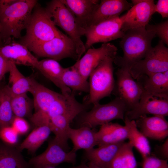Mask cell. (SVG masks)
I'll return each instance as SVG.
<instances>
[{
	"label": "cell",
	"instance_id": "1",
	"mask_svg": "<svg viewBox=\"0 0 168 168\" xmlns=\"http://www.w3.org/2000/svg\"><path fill=\"white\" fill-rule=\"evenodd\" d=\"M37 4L36 0H0V36L6 44L12 38H20L26 29L33 10Z\"/></svg>",
	"mask_w": 168,
	"mask_h": 168
},
{
	"label": "cell",
	"instance_id": "2",
	"mask_svg": "<svg viewBox=\"0 0 168 168\" xmlns=\"http://www.w3.org/2000/svg\"><path fill=\"white\" fill-rule=\"evenodd\" d=\"M156 36L154 32L147 30L145 27L127 30L119 42L123 55L116 56L114 63L119 68L129 70L134 63L144 58Z\"/></svg>",
	"mask_w": 168,
	"mask_h": 168
},
{
	"label": "cell",
	"instance_id": "3",
	"mask_svg": "<svg viewBox=\"0 0 168 168\" xmlns=\"http://www.w3.org/2000/svg\"><path fill=\"white\" fill-rule=\"evenodd\" d=\"M26 29V33L20 38L19 43L29 49L63 33L56 27L45 8L38 3L33 10Z\"/></svg>",
	"mask_w": 168,
	"mask_h": 168
},
{
	"label": "cell",
	"instance_id": "4",
	"mask_svg": "<svg viewBox=\"0 0 168 168\" xmlns=\"http://www.w3.org/2000/svg\"><path fill=\"white\" fill-rule=\"evenodd\" d=\"M45 9L55 26L63 30L75 43L78 60L86 51L81 40L82 36L85 34V30L61 0L50 1L47 4Z\"/></svg>",
	"mask_w": 168,
	"mask_h": 168
},
{
	"label": "cell",
	"instance_id": "5",
	"mask_svg": "<svg viewBox=\"0 0 168 168\" xmlns=\"http://www.w3.org/2000/svg\"><path fill=\"white\" fill-rule=\"evenodd\" d=\"M116 56L106 58L90 75L87 104L99 103L101 99L110 96L113 92L115 83L113 63Z\"/></svg>",
	"mask_w": 168,
	"mask_h": 168
},
{
	"label": "cell",
	"instance_id": "6",
	"mask_svg": "<svg viewBox=\"0 0 168 168\" xmlns=\"http://www.w3.org/2000/svg\"><path fill=\"white\" fill-rule=\"evenodd\" d=\"M129 109L120 98H115L110 102L104 104L99 103L93 105L92 109L85 113L80 119L81 126L91 128L101 126L115 119L124 120L126 113Z\"/></svg>",
	"mask_w": 168,
	"mask_h": 168
},
{
	"label": "cell",
	"instance_id": "7",
	"mask_svg": "<svg viewBox=\"0 0 168 168\" xmlns=\"http://www.w3.org/2000/svg\"><path fill=\"white\" fill-rule=\"evenodd\" d=\"M168 71V49L160 40L152 47L144 58L134 63L129 72L134 79Z\"/></svg>",
	"mask_w": 168,
	"mask_h": 168
},
{
	"label": "cell",
	"instance_id": "8",
	"mask_svg": "<svg viewBox=\"0 0 168 168\" xmlns=\"http://www.w3.org/2000/svg\"><path fill=\"white\" fill-rule=\"evenodd\" d=\"M39 57H46L57 61L67 58L78 60L76 45L72 40L63 33L49 41L30 49Z\"/></svg>",
	"mask_w": 168,
	"mask_h": 168
},
{
	"label": "cell",
	"instance_id": "9",
	"mask_svg": "<svg viewBox=\"0 0 168 168\" xmlns=\"http://www.w3.org/2000/svg\"><path fill=\"white\" fill-rule=\"evenodd\" d=\"M124 15L107 20L90 26L85 29L86 40L84 46L86 50L94 44L108 42L121 38L124 32L122 26Z\"/></svg>",
	"mask_w": 168,
	"mask_h": 168
},
{
	"label": "cell",
	"instance_id": "10",
	"mask_svg": "<svg viewBox=\"0 0 168 168\" xmlns=\"http://www.w3.org/2000/svg\"><path fill=\"white\" fill-rule=\"evenodd\" d=\"M116 75L113 92L124 102L129 110H131L138 104L143 92L142 87L139 82L134 81L128 69L119 68Z\"/></svg>",
	"mask_w": 168,
	"mask_h": 168
},
{
	"label": "cell",
	"instance_id": "11",
	"mask_svg": "<svg viewBox=\"0 0 168 168\" xmlns=\"http://www.w3.org/2000/svg\"><path fill=\"white\" fill-rule=\"evenodd\" d=\"M76 152L72 150H64L53 140L50 141L46 150L40 154L33 157L30 163L35 168L54 167L63 163L75 164Z\"/></svg>",
	"mask_w": 168,
	"mask_h": 168
},
{
	"label": "cell",
	"instance_id": "12",
	"mask_svg": "<svg viewBox=\"0 0 168 168\" xmlns=\"http://www.w3.org/2000/svg\"><path fill=\"white\" fill-rule=\"evenodd\" d=\"M117 48L110 43H103L98 48H91L74 64L86 80L100 63L106 58L116 56Z\"/></svg>",
	"mask_w": 168,
	"mask_h": 168
},
{
	"label": "cell",
	"instance_id": "13",
	"mask_svg": "<svg viewBox=\"0 0 168 168\" xmlns=\"http://www.w3.org/2000/svg\"><path fill=\"white\" fill-rule=\"evenodd\" d=\"M147 114L165 117L168 115V98L159 97L144 92L137 105L127 111L126 116L130 120H135Z\"/></svg>",
	"mask_w": 168,
	"mask_h": 168
},
{
	"label": "cell",
	"instance_id": "14",
	"mask_svg": "<svg viewBox=\"0 0 168 168\" xmlns=\"http://www.w3.org/2000/svg\"><path fill=\"white\" fill-rule=\"evenodd\" d=\"M153 0H139L124 14L122 30L124 33L133 28L145 27L155 13Z\"/></svg>",
	"mask_w": 168,
	"mask_h": 168
},
{
	"label": "cell",
	"instance_id": "15",
	"mask_svg": "<svg viewBox=\"0 0 168 168\" xmlns=\"http://www.w3.org/2000/svg\"><path fill=\"white\" fill-rule=\"evenodd\" d=\"M135 121L137 127L147 138L161 140L168 137V122L165 117L144 115Z\"/></svg>",
	"mask_w": 168,
	"mask_h": 168
},
{
	"label": "cell",
	"instance_id": "16",
	"mask_svg": "<svg viewBox=\"0 0 168 168\" xmlns=\"http://www.w3.org/2000/svg\"><path fill=\"white\" fill-rule=\"evenodd\" d=\"M0 54L16 65L31 66L38 68L39 61L28 48L19 43L11 42L0 47Z\"/></svg>",
	"mask_w": 168,
	"mask_h": 168
},
{
	"label": "cell",
	"instance_id": "17",
	"mask_svg": "<svg viewBox=\"0 0 168 168\" xmlns=\"http://www.w3.org/2000/svg\"><path fill=\"white\" fill-rule=\"evenodd\" d=\"M132 6L131 3L126 0H101L93 15L89 26L119 17L121 13L128 11Z\"/></svg>",
	"mask_w": 168,
	"mask_h": 168
},
{
	"label": "cell",
	"instance_id": "18",
	"mask_svg": "<svg viewBox=\"0 0 168 168\" xmlns=\"http://www.w3.org/2000/svg\"><path fill=\"white\" fill-rule=\"evenodd\" d=\"M85 106L78 102L75 96L74 91L67 96L62 94L50 105L47 111L50 118L59 115H65L73 119L84 111Z\"/></svg>",
	"mask_w": 168,
	"mask_h": 168
},
{
	"label": "cell",
	"instance_id": "19",
	"mask_svg": "<svg viewBox=\"0 0 168 168\" xmlns=\"http://www.w3.org/2000/svg\"><path fill=\"white\" fill-rule=\"evenodd\" d=\"M85 30L89 26L93 15L100 1L61 0Z\"/></svg>",
	"mask_w": 168,
	"mask_h": 168
},
{
	"label": "cell",
	"instance_id": "20",
	"mask_svg": "<svg viewBox=\"0 0 168 168\" xmlns=\"http://www.w3.org/2000/svg\"><path fill=\"white\" fill-rule=\"evenodd\" d=\"M64 68L58 61L47 58L39 61L37 69L59 88L62 95L67 96L72 92L63 82L62 75Z\"/></svg>",
	"mask_w": 168,
	"mask_h": 168
},
{
	"label": "cell",
	"instance_id": "21",
	"mask_svg": "<svg viewBox=\"0 0 168 168\" xmlns=\"http://www.w3.org/2000/svg\"><path fill=\"white\" fill-rule=\"evenodd\" d=\"M124 142L103 145L86 151L89 162L102 168H108Z\"/></svg>",
	"mask_w": 168,
	"mask_h": 168
},
{
	"label": "cell",
	"instance_id": "22",
	"mask_svg": "<svg viewBox=\"0 0 168 168\" xmlns=\"http://www.w3.org/2000/svg\"><path fill=\"white\" fill-rule=\"evenodd\" d=\"M30 92L33 97V106L35 112L41 111L46 113L51 104L61 95L39 83L31 78Z\"/></svg>",
	"mask_w": 168,
	"mask_h": 168
},
{
	"label": "cell",
	"instance_id": "23",
	"mask_svg": "<svg viewBox=\"0 0 168 168\" xmlns=\"http://www.w3.org/2000/svg\"><path fill=\"white\" fill-rule=\"evenodd\" d=\"M141 85L143 92L152 95L168 98V71L142 77Z\"/></svg>",
	"mask_w": 168,
	"mask_h": 168
},
{
	"label": "cell",
	"instance_id": "24",
	"mask_svg": "<svg viewBox=\"0 0 168 168\" xmlns=\"http://www.w3.org/2000/svg\"><path fill=\"white\" fill-rule=\"evenodd\" d=\"M96 135L99 146L124 142L127 139L128 130L125 125L110 122L101 126Z\"/></svg>",
	"mask_w": 168,
	"mask_h": 168
},
{
	"label": "cell",
	"instance_id": "25",
	"mask_svg": "<svg viewBox=\"0 0 168 168\" xmlns=\"http://www.w3.org/2000/svg\"><path fill=\"white\" fill-rule=\"evenodd\" d=\"M96 132L86 126L76 129L70 127L68 136L73 143L72 150L77 152L80 149L86 151L94 148L97 145Z\"/></svg>",
	"mask_w": 168,
	"mask_h": 168
},
{
	"label": "cell",
	"instance_id": "26",
	"mask_svg": "<svg viewBox=\"0 0 168 168\" xmlns=\"http://www.w3.org/2000/svg\"><path fill=\"white\" fill-rule=\"evenodd\" d=\"M124 121L128 130L129 142L140 153L143 158L150 155L151 147L149 141L139 130L135 121L129 120L125 115Z\"/></svg>",
	"mask_w": 168,
	"mask_h": 168
},
{
	"label": "cell",
	"instance_id": "27",
	"mask_svg": "<svg viewBox=\"0 0 168 168\" xmlns=\"http://www.w3.org/2000/svg\"><path fill=\"white\" fill-rule=\"evenodd\" d=\"M73 119L65 115H59L50 118V126L55 135L53 140L68 151V140L70 124Z\"/></svg>",
	"mask_w": 168,
	"mask_h": 168
},
{
	"label": "cell",
	"instance_id": "28",
	"mask_svg": "<svg viewBox=\"0 0 168 168\" xmlns=\"http://www.w3.org/2000/svg\"><path fill=\"white\" fill-rule=\"evenodd\" d=\"M51 132L50 124L37 127L21 144L19 151L26 149L30 153L35 152L47 140Z\"/></svg>",
	"mask_w": 168,
	"mask_h": 168
},
{
	"label": "cell",
	"instance_id": "29",
	"mask_svg": "<svg viewBox=\"0 0 168 168\" xmlns=\"http://www.w3.org/2000/svg\"><path fill=\"white\" fill-rule=\"evenodd\" d=\"M9 72L10 85L8 86L12 94L20 95L30 92L31 85V77L24 76L18 69L16 65L12 62Z\"/></svg>",
	"mask_w": 168,
	"mask_h": 168
},
{
	"label": "cell",
	"instance_id": "30",
	"mask_svg": "<svg viewBox=\"0 0 168 168\" xmlns=\"http://www.w3.org/2000/svg\"><path fill=\"white\" fill-rule=\"evenodd\" d=\"M62 80L64 85L73 91L89 92L88 82L80 74L74 64L64 68Z\"/></svg>",
	"mask_w": 168,
	"mask_h": 168
},
{
	"label": "cell",
	"instance_id": "31",
	"mask_svg": "<svg viewBox=\"0 0 168 168\" xmlns=\"http://www.w3.org/2000/svg\"><path fill=\"white\" fill-rule=\"evenodd\" d=\"M133 148L129 142H124L108 168H138Z\"/></svg>",
	"mask_w": 168,
	"mask_h": 168
},
{
	"label": "cell",
	"instance_id": "32",
	"mask_svg": "<svg viewBox=\"0 0 168 168\" xmlns=\"http://www.w3.org/2000/svg\"><path fill=\"white\" fill-rule=\"evenodd\" d=\"M27 164L19 151L0 146V168H27Z\"/></svg>",
	"mask_w": 168,
	"mask_h": 168
},
{
	"label": "cell",
	"instance_id": "33",
	"mask_svg": "<svg viewBox=\"0 0 168 168\" xmlns=\"http://www.w3.org/2000/svg\"><path fill=\"white\" fill-rule=\"evenodd\" d=\"M14 117L9 86L0 87V129L10 126Z\"/></svg>",
	"mask_w": 168,
	"mask_h": 168
},
{
	"label": "cell",
	"instance_id": "34",
	"mask_svg": "<svg viewBox=\"0 0 168 168\" xmlns=\"http://www.w3.org/2000/svg\"><path fill=\"white\" fill-rule=\"evenodd\" d=\"M10 92L11 106L15 116L24 118L29 115L31 105L27 93L13 95Z\"/></svg>",
	"mask_w": 168,
	"mask_h": 168
},
{
	"label": "cell",
	"instance_id": "35",
	"mask_svg": "<svg viewBox=\"0 0 168 168\" xmlns=\"http://www.w3.org/2000/svg\"><path fill=\"white\" fill-rule=\"evenodd\" d=\"M146 29L154 32L160 40L167 46L168 45V20L156 24H148L145 26Z\"/></svg>",
	"mask_w": 168,
	"mask_h": 168
},
{
	"label": "cell",
	"instance_id": "36",
	"mask_svg": "<svg viewBox=\"0 0 168 168\" xmlns=\"http://www.w3.org/2000/svg\"><path fill=\"white\" fill-rule=\"evenodd\" d=\"M142 168H168L167 160L149 155L143 158Z\"/></svg>",
	"mask_w": 168,
	"mask_h": 168
},
{
	"label": "cell",
	"instance_id": "37",
	"mask_svg": "<svg viewBox=\"0 0 168 168\" xmlns=\"http://www.w3.org/2000/svg\"><path fill=\"white\" fill-rule=\"evenodd\" d=\"M18 133L11 126L0 129V137L4 142L10 145L16 144L18 139Z\"/></svg>",
	"mask_w": 168,
	"mask_h": 168
},
{
	"label": "cell",
	"instance_id": "38",
	"mask_svg": "<svg viewBox=\"0 0 168 168\" xmlns=\"http://www.w3.org/2000/svg\"><path fill=\"white\" fill-rule=\"evenodd\" d=\"M11 125L18 134H24L29 129L28 123L24 118L21 117L14 116Z\"/></svg>",
	"mask_w": 168,
	"mask_h": 168
},
{
	"label": "cell",
	"instance_id": "39",
	"mask_svg": "<svg viewBox=\"0 0 168 168\" xmlns=\"http://www.w3.org/2000/svg\"><path fill=\"white\" fill-rule=\"evenodd\" d=\"M155 12L160 14L163 18L168 17V0H158L155 5Z\"/></svg>",
	"mask_w": 168,
	"mask_h": 168
},
{
	"label": "cell",
	"instance_id": "40",
	"mask_svg": "<svg viewBox=\"0 0 168 168\" xmlns=\"http://www.w3.org/2000/svg\"><path fill=\"white\" fill-rule=\"evenodd\" d=\"M11 62L3 57L0 54V82L2 80L6 74L9 72Z\"/></svg>",
	"mask_w": 168,
	"mask_h": 168
},
{
	"label": "cell",
	"instance_id": "41",
	"mask_svg": "<svg viewBox=\"0 0 168 168\" xmlns=\"http://www.w3.org/2000/svg\"><path fill=\"white\" fill-rule=\"evenodd\" d=\"M155 151L157 154L162 158L167 160L168 158V138L161 145L156 147Z\"/></svg>",
	"mask_w": 168,
	"mask_h": 168
},
{
	"label": "cell",
	"instance_id": "42",
	"mask_svg": "<svg viewBox=\"0 0 168 168\" xmlns=\"http://www.w3.org/2000/svg\"><path fill=\"white\" fill-rule=\"evenodd\" d=\"M43 168H57L54 167H47ZM67 168H89L88 165L83 163L77 166Z\"/></svg>",
	"mask_w": 168,
	"mask_h": 168
},
{
	"label": "cell",
	"instance_id": "43",
	"mask_svg": "<svg viewBox=\"0 0 168 168\" xmlns=\"http://www.w3.org/2000/svg\"><path fill=\"white\" fill-rule=\"evenodd\" d=\"M88 166L89 168H102L94 164L89 162Z\"/></svg>",
	"mask_w": 168,
	"mask_h": 168
},
{
	"label": "cell",
	"instance_id": "44",
	"mask_svg": "<svg viewBox=\"0 0 168 168\" xmlns=\"http://www.w3.org/2000/svg\"><path fill=\"white\" fill-rule=\"evenodd\" d=\"M0 32H1V26L0 25V47H1V44L2 43V40L1 38V36H0Z\"/></svg>",
	"mask_w": 168,
	"mask_h": 168
}]
</instances>
